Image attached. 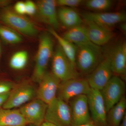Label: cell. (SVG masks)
Masks as SVG:
<instances>
[{
    "instance_id": "obj_9",
    "label": "cell",
    "mask_w": 126,
    "mask_h": 126,
    "mask_svg": "<svg viewBox=\"0 0 126 126\" xmlns=\"http://www.w3.org/2000/svg\"><path fill=\"white\" fill-rule=\"evenodd\" d=\"M126 84L121 78L113 75L101 90L107 112L124 96Z\"/></svg>"
},
{
    "instance_id": "obj_24",
    "label": "cell",
    "mask_w": 126,
    "mask_h": 126,
    "mask_svg": "<svg viewBox=\"0 0 126 126\" xmlns=\"http://www.w3.org/2000/svg\"><path fill=\"white\" fill-rule=\"evenodd\" d=\"M84 4L88 9L93 12H107L112 7L113 2L111 0H88L84 1Z\"/></svg>"
},
{
    "instance_id": "obj_25",
    "label": "cell",
    "mask_w": 126,
    "mask_h": 126,
    "mask_svg": "<svg viewBox=\"0 0 126 126\" xmlns=\"http://www.w3.org/2000/svg\"><path fill=\"white\" fill-rule=\"evenodd\" d=\"M29 54L26 51L16 52L10 59L9 65L12 69L21 70L25 67L28 63Z\"/></svg>"
},
{
    "instance_id": "obj_16",
    "label": "cell",
    "mask_w": 126,
    "mask_h": 126,
    "mask_svg": "<svg viewBox=\"0 0 126 126\" xmlns=\"http://www.w3.org/2000/svg\"><path fill=\"white\" fill-rule=\"evenodd\" d=\"M37 11L41 20L55 30L59 27L56 0H40L36 3Z\"/></svg>"
},
{
    "instance_id": "obj_33",
    "label": "cell",
    "mask_w": 126,
    "mask_h": 126,
    "mask_svg": "<svg viewBox=\"0 0 126 126\" xmlns=\"http://www.w3.org/2000/svg\"><path fill=\"white\" fill-rule=\"evenodd\" d=\"M40 126H56L52 123L46 121H44Z\"/></svg>"
},
{
    "instance_id": "obj_15",
    "label": "cell",
    "mask_w": 126,
    "mask_h": 126,
    "mask_svg": "<svg viewBox=\"0 0 126 126\" xmlns=\"http://www.w3.org/2000/svg\"><path fill=\"white\" fill-rule=\"evenodd\" d=\"M69 103L73 126L92 122L87 96L79 95L71 99Z\"/></svg>"
},
{
    "instance_id": "obj_4",
    "label": "cell",
    "mask_w": 126,
    "mask_h": 126,
    "mask_svg": "<svg viewBox=\"0 0 126 126\" xmlns=\"http://www.w3.org/2000/svg\"><path fill=\"white\" fill-rule=\"evenodd\" d=\"M45 121L56 126H73L69 103L56 97L48 104Z\"/></svg>"
},
{
    "instance_id": "obj_36",
    "label": "cell",
    "mask_w": 126,
    "mask_h": 126,
    "mask_svg": "<svg viewBox=\"0 0 126 126\" xmlns=\"http://www.w3.org/2000/svg\"><path fill=\"white\" fill-rule=\"evenodd\" d=\"M32 126H33V125H31Z\"/></svg>"
},
{
    "instance_id": "obj_22",
    "label": "cell",
    "mask_w": 126,
    "mask_h": 126,
    "mask_svg": "<svg viewBox=\"0 0 126 126\" xmlns=\"http://www.w3.org/2000/svg\"><path fill=\"white\" fill-rule=\"evenodd\" d=\"M126 99L125 96L107 112L108 126H119L126 114Z\"/></svg>"
},
{
    "instance_id": "obj_21",
    "label": "cell",
    "mask_w": 126,
    "mask_h": 126,
    "mask_svg": "<svg viewBox=\"0 0 126 126\" xmlns=\"http://www.w3.org/2000/svg\"><path fill=\"white\" fill-rule=\"evenodd\" d=\"M48 32L53 37L56 39L59 43V46L64 53L76 67L75 61L78 49L77 46L61 36L54 29L49 27Z\"/></svg>"
},
{
    "instance_id": "obj_29",
    "label": "cell",
    "mask_w": 126,
    "mask_h": 126,
    "mask_svg": "<svg viewBox=\"0 0 126 126\" xmlns=\"http://www.w3.org/2000/svg\"><path fill=\"white\" fill-rule=\"evenodd\" d=\"M14 10L19 15H26L25 2L23 1H17L14 6Z\"/></svg>"
},
{
    "instance_id": "obj_12",
    "label": "cell",
    "mask_w": 126,
    "mask_h": 126,
    "mask_svg": "<svg viewBox=\"0 0 126 126\" xmlns=\"http://www.w3.org/2000/svg\"><path fill=\"white\" fill-rule=\"evenodd\" d=\"M48 105L36 98L22 106L18 110L28 124L40 126L45 121Z\"/></svg>"
},
{
    "instance_id": "obj_2",
    "label": "cell",
    "mask_w": 126,
    "mask_h": 126,
    "mask_svg": "<svg viewBox=\"0 0 126 126\" xmlns=\"http://www.w3.org/2000/svg\"><path fill=\"white\" fill-rule=\"evenodd\" d=\"M76 57V66L78 72L89 75L103 59L101 47L94 44L79 46Z\"/></svg>"
},
{
    "instance_id": "obj_30",
    "label": "cell",
    "mask_w": 126,
    "mask_h": 126,
    "mask_svg": "<svg viewBox=\"0 0 126 126\" xmlns=\"http://www.w3.org/2000/svg\"><path fill=\"white\" fill-rule=\"evenodd\" d=\"M10 92L6 93L0 94V109L2 108L3 105L6 102L10 94Z\"/></svg>"
},
{
    "instance_id": "obj_10",
    "label": "cell",
    "mask_w": 126,
    "mask_h": 126,
    "mask_svg": "<svg viewBox=\"0 0 126 126\" xmlns=\"http://www.w3.org/2000/svg\"><path fill=\"white\" fill-rule=\"evenodd\" d=\"M36 91L27 83L15 85L2 107L5 109H13L29 102L36 96Z\"/></svg>"
},
{
    "instance_id": "obj_3",
    "label": "cell",
    "mask_w": 126,
    "mask_h": 126,
    "mask_svg": "<svg viewBox=\"0 0 126 126\" xmlns=\"http://www.w3.org/2000/svg\"><path fill=\"white\" fill-rule=\"evenodd\" d=\"M52 73L61 82L79 77L76 66L58 45L52 58Z\"/></svg>"
},
{
    "instance_id": "obj_35",
    "label": "cell",
    "mask_w": 126,
    "mask_h": 126,
    "mask_svg": "<svg viewBox=\"0 0 126 126\" xmlns=\"http://www.w3.org/2000/svg\"><path fill=\"white\" fill-rule=\"evenodd\" d=\"M1 54V45H0V56Z\"/></svg>"
},
{
    "instance_id": "obj_6",
    "label": "cell",
    "mask_w": 126,
    "mask_h": 126,
    "mask_svg": "<svg viewBox=\"0 0 126 126\" xmlns=\"http://www.w3.org/2000/svg\"><path fill=\"white\" fill-rule=\"evenodd\" d=\"M87 79L79 78L60 82L57 97L68 103L70 100L82 94L88 95L91 91Z\"/></svg>"
},
{
    "instance_id": "obj_17",
    "label": "cell",
    "mask_w": 126,
    "mask_h": 126,
    "mask_svg": "<svg viewBox=\"0 0 126 126\" xmlns=\"http://www.w3.org/2000/svg\"><path fill=\"white\" fill-rule=\"evenodd\" d=\"M84 22L89 40L94 45L100 47L106 45L115 36L112 30L107 29L90 22Z\"/></svg>"
},
{
    "instance_id": "obj_27",
    "label": "cell",
    "mask_w": 126,
    "mask_h": 126,
    "mask_svg": "<svg viewBox=\"0 0 126 126\" xmlns=\"http://www.w3.org/2000/svg\"><path fill=\"white\" fill-rule=\"evenodd\" d=\"M16 84L8 81H0V94L11 92Z\"/></svg>"
},
{
    "instance_id": "obj_31",
    "label": "cell",
    "mask_w": 126,
    "mask_h": 126,
    "mask_svg": "<svg viewBox=\"0 0 126 126\" xmlns=\"http://www.w3.org/2000/svg\"><path fill=\"white\" fill-rule=\"evenodd\" d=\"M10 1L7 0H0V6H6L9 4Z\"/></svg>"
},
{
    "instance_id": "obj_8",
    "label": "cell",
    "mask_w": 126,
    "mask_h": 126,
    "mask_svg": "<svg viewBox=\"0 0 126 126\" xmlns=\"http://www.w3.org/2000/svg\"><path fill=\"white\" fill-rule=\"evenodd\" d=\"M87 96L90 117L94 126H108L107 110L101 91L92 88Z\"/></svg>"
},
{
    "instance_id": "obj_13",
    "label": "cell",
    "mask_w": 126,
    "mask_h": 126,
    "mask_svg": "<svg viewBox=\"0 0 126 126\" xmlns=\"http://www.w3.org/2000/svg\"><path fill=\"white\" fill-rule=\"evenodd\" d=\"M60 82L52 72H46L38 83L39 87L36 91V98L48 104L57 97Z\"/></svg>"
},
{
    "instance_id": "obj_7",
    "label": "cell",
    "mask_w": 126,
    "mask_h": 126,
    "mask_svg": "<svg viewBox=\"0 0 126 126\" xmlns=\"http://www.w3.org/2000/svg\"><path fill=\"white\" fill-rule=\"evenodd\" d=\"M81 16L84 21L110 30L117 25L125 22L126 20V14L123 11L89 12L83 13Z\"/></svg>"
},
{
    "instance_id": "obj_5",
    "label": "cell",
    "mask_w": 126,
    "mask_h": 126,
    "mask_svg": "<svg viewBox=\"0 0 126 126\" xmlns=\"http://www.w3.org/2000/svg\"><path fill=\"white\" fill-rule=\"evenodd\" d=\"M0 19L6 26L17 32L31 36L37 33L36 27L29 19L10 8L4 9L0 14Z\"/></svg>"
},
{
    "instance_id": "obj_19",
    "label": "cell",
    "mask_w": 126,
    "mask_h": 126,
    "mask_svg": "<svg viewBox=\"0 0 126 126\" xmlns=\"http://www.w3.org/2000/svg\"><path fill=\"white\" fill-rule=\"evenodd\" d=\"M27 124L19 110L0 109V126H26Z\"/></svg>"
},
{
    "instance_id": "obj_34",
    "label": "cell",
    "mask_w": 126,
    "mask_h": 126,
    "mask_svg": "<svg viewBox=\"0 0 126 126\" xmlns=\"http://www.w3.org/2000/svg\"><path fill=\"white\" fill-rule=\"evenodd\" d=\"M119 126H126V114L124 116Z\"/></svg>"
},
{
    "instance_id": "obj_32",
    "label": "cell",
    "mask_w": 126,
    "mask_h": 126,
    "mask_svg": "<svg viewBox=\"0 0 126 126\" xmlns=\"http://www.w3.org/2000/svg\"><path fill=\"white\" fill-rule=\"evenodd\" d=\"M120 29L124 33H126V24L125 22H123L120 24Z\"/></svg>"
},
{
    "instance_id": "obj_26",
    "label": "cell",
    "mask_w": 126,
    "mask_h": 126,
    "mask_svg": "<svg viewBox=\"0 0 126 126\" xmlns=\"http://www.w3.org/2000/svg\"><path fill=\"white\" fill-rule=\"evenodd\" d=\"M56 2L57 6L74 9L82 5L84 1L82 0H58Z\"/></svg>"
},
{
    "instance_id": "obj_18",
    "label": "cell",
    "mask_w": 126,
    "mask_h": 126,
    "mask_svg": "<svg viewBox=\"0 0 126 126\" xmlns=\"http://www.w3.org/2000/svg\"><path fill=\"white\" fill-rule=\"evenodd\" d=\"M59 22L68 29L82 25L83 20L73 8L62 7L58 10Z\"/></svg>"
},
{
    "instance_id": "obj_1",
    "label": "cell",
    "mask_w": 126,
    "mask_h": 126,
    "mask_svg": "<svg viewBox=\"0 0 126 126\" xmlns=\"http://www.w3.org/2000/svg\"><path fill=\"white\" fill-rule=\"evenodd\" d=\"M54 43L49 32L41 35L35 59V65L32 74V80L39 83L46 73L48 64L53 54Z\"/></svg>"
},
{
    "instance_id": "obj_14",
    "label": "cell",
    "mask_w": 126,
    "mask_h": 126,
    "mask_svg": "<svg viewBox=\"0 0 126 126\" xmlns=\"http://www.w3.org/2000/svg\"><path fill=\"white\" fill-rule=\"evenodd\" d=\"M104 53L108 55L110 59L113 74L119 77H126V41H119Z\"/></svg>"
},
{
    "instance_id": "obj_23",
    "label": "cell",
    "mask_w": 126,
    "mask_h": 126,
    "mask_svg": "<svg viewBox=\"0 0 126 126\" xmlns=\"http://www.w3.org/2000/svg\"><path fill=\"white\" fill-rule=\"evenodd\" d=\"M0 37L5 43L16 44L21 43L23 38L18 32L6 26L0 25Z\"/></svg>"
},
{
    "instance_id": "obj_11",
    "label": "cell",
    "mask_w": 126,
    "mask_h": 126,
    "mask_svg": "<svg viewBox=\"0 0 126 126\" xmlns=\"http://www.w3.org/2000/svg\"><path fill=\"white\" fill-rule=\"evenodd\" d=\"M104 56L87 79L91 88L101 91L113 76L110 59L104 52Z\"/></svg>"
},
{
    "instance_id": "obj_20",
    "label": "cell",
    "mask_w": 126,
    "mask_h": 126,
    "mask_svg": "<svg viewBox=\"0 0 126 126\" xmlns=\"http://www.w3.org/2000/svg\"><path fill=\"white\" fill-rule=\"evenodd\" d=\"M63 36L77 47L93 44L89 40L84 25L68 29Z\"/></svg>"
},
{
    "instance_id": "obj_28",
    "label": "cell",
    "mask_w": 126,
    "mask_h": 126,
    "mask_svg": "<svg viewBox=\"0 0 126 126\" xmlns=\"http://www.w3.org/2000/svg\"><path fill=\"white\" fill-rule=\"evenodd\" d=\"M26 15L33 16L37 11L36 4L31 0H27L25 2Z\"/></svg>"
}]
</instances>
